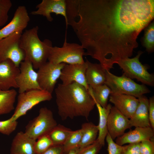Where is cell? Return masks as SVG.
Segmentation results:
<instances>
[{
    "instance_id": "1",
    "label": "cell",
    "mask_w": 154,
    "mask_h": 154,
    "mask_svg": "<svg viewBox=\"0 0 154 154\" xmlns=\"http://www.w3.org/2000/svg\"><path fill=\"white\" fill-rule=\"evenodd\" d=\"M66 10L85 55L110 71L138 46V36L154 18V0H67Z\"/></svg>"
},
{
    "instance_id": "2",
    "label": "cell",
    "mask_w": 154,
    "mask_h": 154,
    "mask_svg": "<svg viewBox=\"0 0 154 154\" xmlns=\"http://www.w3.org/2000/svg\"><path fill=\"white\" fill-rule=\"evenodd\" d=\"M54 91L58 113L62 120L78 116L87 119L96 105L88 90L77 83L59 84Z\"/></svg>"
},
{
    "instance_id": "3",
    "label": "cell",
    "mask_w": 154,
    "mask_h": 154,
    "mask_svg": "<svg viewBox=\"0 0 154 154\" xmlns=\"http://www.w3.org/2000/svg\"><path fill=\"white\" fill-rule=\"evenodd\" d=\"M38 30L37 26L26 30L22 34L20 41V46L25 54V59L29 60L36 69L47 62L52 46L49 40L45 39L42 41L40 39Z\"/></svg>"
},
{
    "instance_id": "4",
    "label": "cell",
    "mask_w": 154,
    "mask_h": 154,
    "mask_svg": "<svg viewBox=\"0 0 154 154\" xmlns=\"http://www.w3.org/2000/svg\"><path fill=\"white\" fill-rule=\"evenodd\" d=\"M106 77L105 84L110 89L111 93L128 95L138 98L150 92L145 85L136 83L123 74L117 76L106 70Z\"/></svg>"
},
{
    "instance_id": "5",
    "label": "cell",
    "mask_w": 154,
    "mask_h": 154,
    "mask_svg": "<svg viewBox=\"0 0 154 154\" xmlns=\"http://www.w3.org/2000/svg\"><path fill=\"white\" fill-rule=\"evenodd\" d=\"M85 55L84 49L81 45L67 42L66 36L62 46H52L48 58V61L55 64H83V56Z\"/></svg>"
},
{
    "instance_id": "6",
    "label": "cell",
    "mask_w": 154,
    "mask_h": 154,
    "mask_svg": "<svg viewBox=\"0 0 154 154\" xmlns=\"http://www.w3.org/2000/svg\"><path fill=\"white\" fill-rule=\"evenodd\" d=\"M57 125L52 111L46 107H42L40 109L38 116L26 125L25 133L36 140L43 135H48Z\"/></svg>"
},
{
    "instance_id": "7",
    "label": "cell",
    "mask_w": 154,
    "mask_h": 154,
    "mask_svg": "<svg viewBox=\"0 0 154 154\" xmlns=\"http://www.w3.org/2000/svg\"><path fill=\"white\" fill-rule=\"evenodd\" d=\"M143 52L139 51L135 57L128 58L118 61L117 64L123 72V74L131 79H135L143 84L150 86L154 85V76L147 71L148 67L142 64L139 60Z\"/></svg>"
},
{
    "instance_id": "8",
    "label": "cell",
    "mask_w": 154,
    "mask_h": 154,
    "mask_svg": "<svg viewBox=\"0 0 154 154\" xmlns=\"http://www.w3.org/2000/svg\"><path fill=\"white\" fill-rule=\"evenodd\" d=\"M52 97V94L41 89L32 90L19 93L16 106L10 118L13 121H17L35 106L43 102L50 101Z\"/></svg>"
},
{
    "instance_id": "9",
    "label": "cell",
    "mask_w": 154,
    "mask_h": 154,
    "mask_svg": "<svg viewBox=\"0 0 154 154\" xmlns=\"http://www.w3.org/2000/svg\"><path fill=\"white\" fill-rule=\"evenodd\" d=\"M22 34L15 32L0 40V62L9 59L19 67L25 57L24 51L20 46Z\"/></svg>"
},
{
    "instance_id": "10",
    "label": "cell",
    "mask_w": 154,
    "mask_h": 154,
    "mask_svg": "<svg viewBox=\"0 0 154 154\" xmlns=\"http://www.w3.org/2000/svg\"><path fill=\"white\" fill-rule=\"evenodd\" d=\"M66 64L64 63L55 64L48 61L38 68L37 72V81L41 90L52 94Z\"/></svg>"
},
{
    "instance_id": "11",
    "label": "cell",
    "mask_w": 154,
    "mask_h": 154,
    "mask_svg": "<svg viewBox=\"0 0 154 154\" xmlns=\"http://www.w3.org/2000/svg\"><path fill=\"white\" fill-rule=\"evenodd\" d=\"M20 72L17 77L16 82L19 93L34 89H41L37 81V74L31 62L25 59L20 63Z\"/></svg>"
},
{
    "instance_id": "12",
    "label": "cell",
    "mask_w": 154,
    "mask_h": 154,
    "mask_svg": "<svg viewBox=\"0 0 154 154\" xmlns=\"http://www.w3.org/2000/svg\"><path fill=\"white\" fill-rule=\"evenodd\" d=\"M30 20L26 7L24 5L18 6L11 21L0 29V40L15 32L22 33L23 30L27 27Z\"/></svg>"
},
{
    "instance_id": "13",
    "label": "cell",
    "mask_w": 154,
    "mask_h": 154,
    "mask_svg": "<svg viewBox=\"0 0 154 154\" xmlns=\"http://www.w3.org/2000/svg\"><path fill=\"white\" fill-rule=\"evenodd\" d=\"M86 64H66L62 68L60 79L62 84L67 85L76 82L85 87L88 90L89 87L85 77Z\"/></svg>"
},
{
    "instance_id": "14",
    "label": "cell",
    "mask_w": 154,
    "mask_h": 154,
    "mask_svg": "<svg viewBox=\"0 0 154 154\" xmlns=\"http://www.w3.org/2000/svg\"><path fill=\"white\" fill-rule=\"evenodd\" d=\"M36 11L31 12L33 15H40L45 17L50 22L53 20L51 13L60 15L64 16L67 27L66 0H43L36 6Z\"/></svg>"
},
{
    "instance_id": "15",
    "label": "cell",
    "mask_w": 154,
    "mask_h": 154,
    "mask_svg": "<svg viewBox=\"0 0 154 154\" xmlns=\"http://www.w3.org/2000/svg\"><path fill=\"white\" fill-rule=\"evenodd\" d=\"M108 133L114 140L123 135L131 127L129 119L114 106H112L108 120Z\"/></svg>"
},
{
    "instance_id": "16",
    "label": "cell",
    "mask_w": 154,
    "mask_h": 154,
    "mask_svg": "<svg viewBox=\"0 0 154 154\" xmlns=\"http://www.w3.org/2000/svg\"><path fill=\"white\" fill-rule=\"evenodd\" d=\"M19 72V67L11 60L0 62V89L7 90L11 88H18L16 79Z\"/></svg>"
},
{
    "instance_id": "17",
    "label": "cell",
    "mask_w": 154,
    "mask_h": 154,
    "mask_svg": "<svg viewBox=\"0 0 154 154\" xmlns=\"http://www.w3.org/2000/svg\"><path fill=\"white\" fill-rule=\"evenodd\" d=\"M109 101L129 119L133 115L139 103L138 99L134 96L112 93L110 95Z\"/></svg>"
},
{
    "instance_id": "18",
    "label": "cell",
    "mask_w": 154,
    "mask_h": 154,
    "mask_svg": "<svg viewBox=\"0 0 154 154\" xmlns=\"http://www.w3.org/2000/svg\"><path fill=\"white\" fill-rule=\"evenodd\" d=\"M154 129L151 126L136 127L117 138L115 142L122 146L127 143H140L144 140L154 139Z\"/></svg>"
},
{
    "instance_id": "19",
    "label": "cell",
    "mask_w": 154,
    "mask_h": 154,
    "mask_svg": "<svg viewBox=\"0 0 154 154\" xmlns=\"http://www.w3.org/2000/svg\"><path fill=\"white\" fill-rule=\"evenodd\" d=\"M36 141L25 132H18L12 140L10 154H37L35 149Z\"/></svg>"
},
{
    "instance_id": "20",
    "label": "cell",
    "mask_w": 154,
    "mask_h": 154,
    "mask_svg": "<svg viewBox=\"0 0 154 154\" xmlns=\"http://www.w3.org/2000/svg\"><path fill=\"white\" fill-rule=\"evenodd\" d=\"M138 99V105L133 115L129 119L131 126H150L148 114L149 100L144 95L139 97Z\"/></svg>"
},
{
    "instance_id": "21",
    "label": "cell",
    "mask_w": 154,
    "mask_h": 154,
    "mask_svg": "<svg viewBox=\"0 0 154 154\" xmlns=\"http://www.w3.org/2000/svg\"><path fill=\"white\" fill-rule=\"evenodd\" d=\"M85 77L87 84L90 86L105 84L106 70L99 64L92 63L86 60Z\"/></svg>"
},
{
    "instance_id": "22",
    "label": "cell",
    "mask_w": 154,
    "mask_h": 154,
    "mask_svg": "<svg viewBox=\"0 0 154 154\" xmlns=\"http://www.w3.org/2000/svg\"><path fill=\"white\" fill-rule=\"evenodd\" d=\"M95 103L99 117V124L97 125L98 133L97 139L104 146L105 145L106 137L108 133L107 127L108 118L112 106L110 104H108L106 108H104L98 103Z\"/></svg>"
},
{
    "instance_id": "23",
    "label": "cell",
    "mask_w": 154,
    "mask_h": 154,
    "mask_svg": "<svg viewBox=\"0 0 154 154\" xmlns=\"http://www.w3.org/2000/svg\"><path fill=\"white\" fill-rule=\"evenodd\" d=\"M17 95L14 88L7 90L0 89V116L9 114L15 109Z\"/></svg>"
},
{
    "instance_id": "24",
    "label": "cell",
    "mask_w": 154,
    "mask_h": 154,
    "mask_svg": "<svg viewBox=\"0 0 154 154\" xmlns=\"http://www.w3.org/2000/svg\"><path fill=\"white\" fill-rule=\"evenodd\" d=\"M83 133L78 148L81 149L94 143L97 139L98 125L90 122L83 123L81 126Z\"/></svg>"
},
{
    "instance_id": "25",
    "label": "cell",
    "mask_w": 154,
    "mask_h": 154,
    "mask_svg": "<svg viewBox=\"0 0 154 154\" xmlns=\"http://www.w3.org/2000/svg\"><path fill=\"white\" fill-rule=\"evenodd\" d=\"M89 87L88 92L95 102L103 108H106L109 97L111 93L110 88L105 84Z\"/></svg>"
},
{
    "instance_id": "26",
    "label": "cell",
    "mask_w": 154,
    "mask_h": 154,
    "mask_svg": "<svg viewBox=\"0 0 154 154\" xmlns=\"http://www.w3.org/2000/svg\"><path fill=\"white\" fill-rule=\"evenodd\" d=\"M73 131L70 129L58 124L48 135L53 145H63Z\"/></svg>"
},
{
    "instance_id": "27",
    "label": "cell",
    "mask_w": 154,
    "mask_h": 154,
    "mask_svg": "<svg viewBox=\"0 0 154 154\" xmlns=\"http://www.w3.org/2000/svg\"><path fill=\"white\" fill-rule=\"evenodd\" d=\"M82 133L83 131L81 128L73 131L63 145L64 153L70 150L78 148Z\"/></svg>"
},
{
    "instance_id": "28",
    "label": "cell",
    "mask_w": 154,
    "mask_h": 154,
    "mask_svg": "<svg viewBox=\"0 0 154 154\" xmlns=\"http://www.w3.org/2000/svg\"><path fill=\"white\" fill-rule=\"evenodd\" d=\"M143 46L148 52L153 51L154 47V22L149 25L146 28L142 40Z\"/></svg>"
},
{
    "instance_id": "29",
    "label": "cell",
    "mask_w": 154,
    "mask_h": 154,
    "mask_svg": "<svg viewBox=\"0 0 154 154\" xmlns=\"http://www.w3.org/2000/svg\"><path fill=\"white\" fill-rule=\"evenodd\" d=\"M36 141L35 149L37 154H42L49 147L53 145V144L48 135H43Z\"/></svg>"
},
{
    "instance_id": "30",
    "label": "cell",
    "mask_w": 154,
    "mask_h": 154,
    "mask_svg": "<svg viewBox=\"0 0 154 154\" xmlns=\"http://www.w3.org/2000/svg\"><path fill=\"white\" fill-rule=\"evenodd\" d=\"M12 6L10 0H0V27L4 25L7 21L8 13Z\"/></svg>"
},
{
    "instance_id": "31",
    "label": "cell",
    "mask_w": 154,
    "mask_h": 154,
    "mask_svg": "<svg viewBox=\"0 0 154 154\" xmlns=\"http://www.w3.org/2000/svg\"><path fill=\"white\" fill-rule=\"evenodd\" d=\"M18 123L17 121H13L10 118L0 121V132L5 135H10L16 129Z\"/></svg>"
},
{
    "instance_id": "32",
    "label": "cell",
    "mask_w": 154,
    "mask_h": 154,
    "mask_svg": "<svg viewBox=\"0 0 154 154\" xmlns=\"http://www.w3.org/2000/svg\"><path fill=\"white\" fill-rule=\"evenodd\" d=\"M103 146L97 139L93 144L79 149L77 154H98Z\"/></svg>"
},
{
    "instance_id": "33",
    "label": "cell",
    "mask_w": 154,
    "mask_h": 154,
    "mask_svg": "<svg viewBox=\"0 0 154 154\" xmlns=\"http://www.w3.org/2000/svg\"><path fill=\"white\" fill-rule=\"evenodd\" d=\"M106 139L108 145V154H121L123 145H119L115 142L108 133Z\"/></svg>"
},
{
    "instance_id": "34",
    "label": "cell",
    "mask_w": 154,
    "mask_h": 154,
    "mask_svg": "<svg viewBox=\"0 0 154 154\" xmlns=\"http://www.w3.org/2000/svg\"><path fill=\"white\" fill-rule=\"evenodd\" d=\"M141 154H154V139L143 140L140 143Z\"/></svg>"
},
{
    "instance_id": "35",
    "label": "cell",
    "mask_w": 154,
    "mask_h": 154,
    "mask_svg": "<svg viewBox=\"0 0 154 154\" xmlns=\"http://www.w3.org/2000/svg\"><path fill=\"white\" fill-rule=\"evenodd\" d=\"M140 143H131L123 145L121 154H141L140 149Z\"/></svg>"
},
{
    "instance_id": "36",
    "label": "cell",
    "mask_w": 154,
    "mask_h": 154,
    "mask_svg": "<svg viewBox=\"0 0 154 154\" xmlns=\"http://www.w3.org/2000/svg\"><path fill=\"white\" fill-rule=\"evenodd\" d=\"M149 101L148 114L150 126L154 129V97H150Z\"/></svg>"
},
{
    "instance_id": "37",
    "label": "cell",
    "mask_w": 154,
    "mask_h": 154,
    "mask_svg": "<svg viewBox=\"0 0 154 154\" xmlns=\"http://www.w3.org/2000/svg\"><path fill=\"white\" fill-rule=\"evenodd\" d=\"M64 150L62 145H53L42 154H63Z\"/></svg>"
},
{
    "instance_id": "38",
    "label": "cell",
    "mask_w": 154,
    "mask_h": 154,
    "mask_svg": "<svg viewBox=\"0 0 154 154\" xmlns=\"http://www.w3.org/2000/svg\"><path fill=\"white\" fill-rule=\"evenodd\" d=\"M78 148L70 150L66 153L63 154H77Z\"/></svg>"
}]
</instances>
